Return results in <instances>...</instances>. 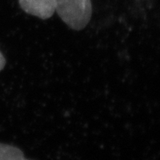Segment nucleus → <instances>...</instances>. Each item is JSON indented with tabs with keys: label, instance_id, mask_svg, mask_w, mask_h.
Segmentation results:
<instances>
[{
	"label": "nucleus",
	"instance_id": "1",
	"mask_svg": "<svg viewBox=\"0 0 160 160\" xmlns=\"http://www.w3.org/2000/svg\"><path fill=\"white\" fill-rule=\"evenodd\" d=\"M55 11L62 21L74 30H82L92 14L91 0H55Z\"/></svg>",
	"mask_w": 160,
	"mask_h": 160
},
{
	"label": "nucleus",
	"instance_id": "2",
	"mask_svg": "<svg viewBox=\"0 0 160 160\" xmlns=\"http://www.w3.org/2000/svg\"><path fill=\"white\" fill-rule=\"evenodd\" d=\"M21 8L29 15L49 19L55 12V0H18Z\"/></svg>",
	"mask_w": 160,
	"mask_h": 160
},
{
	"label": "nucleus",
	"instance_id": "3",
	"mask_svg": "<svg viewBox=\"0 0 160 160\" xmlns=\"http://www.w3.org/2000/svg\"><path fill=\"white\" fill-rule=\"evenodd\" d=\"M0 160H30L25 158L23 152L17 146L0 143Z\"/></svg>",
	"mask_w": 160,
	"mask_h": 160
},
{
	"label": "nucleus",
	"instance_id": "4",
	"mask_svg": "<svg viewBox=\"0 0 160 160\" xmlns=\"http://www.w3.org/2000/svg\"><path fill=\"white\" fill-rule=\"evenodd\" d=\"M5 65H6V59L4 56L2 55V53L0 52V71L4 68Z\"/></svg>",
	"mask_w": 160,
	"mask_h": 160
}]
</instances>
